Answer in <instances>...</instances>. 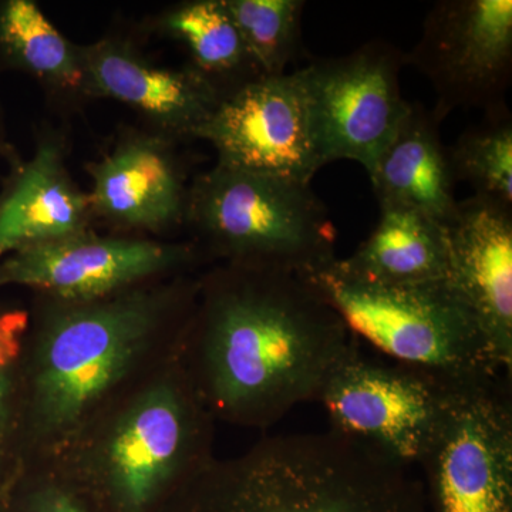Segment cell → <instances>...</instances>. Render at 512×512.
<instances>
[{"label": "cell", "instance_id": "6da1fadb", "mask_svg": "<svg viewBox=\"0 0 512 512\" xmlns=\"http://www.w3.org/2000/svg\"><path fill=\"white\" fill-rule=\"evenodd\" d=\"M180 362L215 421L266 429L318 402L355 336L298 275L228 264L198 279Z\"/></svg>", "mask_w": 512, "mask_h": 512}, {"label": "cell", "instance_id": "7a4b0ae2", "mask_svg": "<svg viewBox=\"0 0 512 512\" xmlns=\"http://www.w3.org/2000/svg\"><path fill=\"white\" fill-rule=\"evenodd\" d=\"M198 279L92 301L33 295L22 355L23 467L52 463L110 404L180 356Z\"/></svg>", "mask_w": 512, "mask_h": 512}, {"label": "cell", "instance_id": "3957f363", "mask_svg": "<svg viewBox=\"0 0 512 512\" xmlns=\"http://www.w3.org/2000/svg\"><path fill=\"white\" fill-rule=\"evenodd\" d=\"M215 423L178 356L110 404L46 466L90 512H151L215 457Z\"/></svg>", "mask_w": 512, "mask_h": 512}, {"label": "cell", "instance_id": "277c9868", "mask_svg": "<svg viewBox=\"0 0 512 512\" xmlns=\"http://www.w3.org/2000/svg\"><path fill=\"white\" fill-rule=\"evenodd\" d=\"M151 512H430L423 484L328 433L264 437L214 457Z\"/></svg>", "mask_w": 512, "mask_h": 512}, {"label": "cell", "instance_id": "5b68a950", "mask_svg": "<svg viewBox=\"0 0 512 512\" xmlns=\"http://www.w3.org/2000/svg\"><path fill=\"white\" fill-rule=\"evenodd\" d=\"M299 278L328 303L355 338L394 363L466 384L511 375L483 326L448 281L384 285L350 274L332 256Z\"/></svg>", "mask_w": 512, "mask_h": 512}, {"label": "cell", "instance_id": "8992f818", "mask_svg": "<svg viewBox=\"0 0 512 512\" xmlns=\"http://www.w3.org/2000/svg\"><path fill=\"white\" fill-rule=\"evenodd\" d=\"M205 256L291 274L335 256L336 229L311 184L218 164L188 190Z\"/></svg>", "mask_w": 512, "mask_h": 512}, {"label": "cell", "instance_id": "52a82bcc", "mask_svg": "<svg viewBox=\"0 0 512 512\" xmlns=\"http://www.w3.org/2000/svg\"><path fill=\"white\" fill-rule=\"evenodd\" d=\"M458 386L357 350L333 373L318 402L328 413L329 431L410 468L429 453Z\"/></svg>", "mask_w": 512, "mask_h": 512}, {"label": "cell", "instance_id": "ba28073f", "mask_svg": "<svg viewBox=\"0 0 512 512\" xmlns=\"http://www.w3.org/2000/svg\"><path fill=\"white\" fill-rule=\"evenodd\" d=\"M403 66L402 50L370 40L349 55L315 59L299 70L323 167L350 160L372 173L412 106L400 90Z\"/></svg>", "mask_w": 512, "mask_h": 512}, {"label": "cell", "instance_id": "9c48e42d", "mask_svg": "<svg viewBox=\"0 0 512 512\" xmlns=\"http://www.w3.org/2000/svg\"><path fill=\"white\" fill-rule=\"evenodd\" d=\"M419 466L430 512H512L510 382L458 386Z\"/></svg>", "mask_w": 512, "mask_h": 512}, {"label": "cell", "instance_id": "30bf717a", "mask_svg": "<svg viewBox=\"0 0 512 512\" xmlns=\"http://www.w3.org/2000/svg\"><path fill=\"white\" fill-rule=\"evenodd\" d=\"M436 93L443 121L457 109L491 113L507 106L512 77V0H441L404 53Z\"/></svg>", "mask_w": 512, "mask_h": 512}, {"label": "cell", "instance_id": "8fae6325", "mask_svg": "<svg viewBox=\"0 0 512 512\" xmlns=\"http://www.w3.org/2000/svg\"><path fill=\"white\" fill-rule=\"evenodd\" d=\"M204 256L195 245L99 237L86 231L0 259V289L19 286L59 301H92L180 276Z\"/></svg>", "mask_w": 512, "mask_h": 512}, {"label": "cell", "instance_id": "7c38bea8", "mask_svg": "<svg viewBox=\"0 0 512 512\" xmlns=\"http://www.w3.org/2000/svg\"><path fill=\"white\" fill-rule=\"evenodd\" d=\"M197 138L217 150L218 164L249 173L311 184L323 167L299 70L225 94Z\"/></svg>", "mask_w": 512, "mask_h": 512}, {"label": "cell", "instance_id": "4fadbf2b", "mask_svg": "<svg viewBox=\"0 0 512 512\" xmlns=\"http://www.w3.org/2000/svg\"><path fill=\"white\" fill-rule=\"evenodd\" d=\"M450 278L483 326L505 369L512 366V210L473 197L446 222Z\"/></svg>", "mask_w": 512, "mask_h": 512}, {"label": "cell", "instance_id": "5bb4252c", "mask_svg": "<svg viewBox=\"0 0 512 512\" xmlns=\"http://www.w3.org/2000/svg\"><path fill=\"white\" fill-rule=\"evenodd\" d=\"M82 53L86 94L126 104L167 137L197 138L220 103V90L194 67L156 66L119 39L83 46Z\"/></svg>", "mask_w": 512, "mask_h": 512}, {"label": "cell", "instance_id": "9a60e30c", "mask_svg": "<svg viewBox=\"0 0 512 512\" xmlns=\"http://www.w3.org/2000/svg\"><path fill=\"white\" fill-rule=\"evenodd\" d=\"M93 212L117 227H171L187 211L188 191L173 153L161 137L128 138L90 164Z\"/></svg>", "mask_w": 512, "mask_h": 512}, {"label": "cell", "instance_id": "2e32d148", "mask_svg": "<svg viewBox=\"0 0 512 512\" xmlns=\"http://www.w3.org/2000/svg\"><path fill=\"white\" fill-rule=\"evenodd\" d=\"M89 194L74 184L55 141L39 144L0 194V259L19 249L89 231Z\"/></svg>", "mask_w": 512, "mask_h": 512}, {"label": "cell", "instance_id": "e0dca14e", "mask_svg": "<svg viewBox=\"0 0 512 512\" xmlns=\"http://www.w3.org/2000/svg\"><path fill=\"white\" fill-rule=\"evenodd\" d=\"M433 110L412 103L369 174L379 207L421 212L444 224L457 207L456 178Z\"/></svg>", "mask_w": 512, "mask_h": 512}, {"label": "cell", "instance_id": "ac0fdd59", "mask_svg": "<svg viewBox=\"0 0 512 512\" xmlns=\"http://www.w3.org/2000/svg\"><path fill=\"white\" fill-rule=\"evenodd\" d=\"M339 259L350 274L376 284H433L450 278L444 224L409 208L380 207L369 237L348 258Z\"/></svg>", "mask_w": 512, "mask_h": 512}, {"label": "cell", "instance_id": "d6986e66", "mask_svg": "<svg viewBox=\"0 0 512 512\" xmlns=\"http://www.w3.org/2000/svg\"><path fill=\"white\" fill-rule=\"evenodd\" d=\"M0 67L60 92L86 94L82 47L69 42L33 0L0 2Z\"/></svg>", "mask_w": 512, "mask_h": 512}, {"label": "cell", "instance_id": "ffe728a7", "mask_svg": "<svg viewBox=\"0 0 512 512\" xmlns=\"http://www.w3.org/2000/svg\"><path fill=\"white\" fill-rule=\"evenodd\" d=\"M164 28L181 40L198 70L221 96L264 77L249 55L224 0H194L165 15Z\"/></svg>", "mask_w": 512, "mask_h": 512}, {"label": "cell", "instance_id": "44dd1931", "mask_svg": "<svg viewBox=\"0 0 512 512\" xmlns=\"http://www.w3.org/2000/svg\"><path fill=\"white\" fill-rule=\"evenodd\" d=\"M456 181L467 183L474 195L512 210V116L508 106L484 113L448 147Z\"/></svg>", "mask_w": 512, "mask_h": 512}, {"label": "cell", "instance_id": "7402d4cb", "mask_svg": "<svg viewBox=\"0 0 512 512\" xmlns=\"http://www.w3.org/2000/svg\"><path fill=\"white\" fill-rule=\"evenodd\" d=\"M29 306L0 301V498L23 468L22 355Z\"/></svg>", "mask_w": 512, "mask_h": 512}, {"label": "cell", "instance_id": "603a6c76", "mask_svg": "<svg viewBox=\"0 0 512 512\" xmlns=\"http://www.w3.org/2000/svg\"><path fill=\"white\" fill-rule=\"evenodd\" d=\"M264 76L286 73L301 49L303 0H224Z\"/></svg>", "mask_w": 512, "mask_h": 512}, {"label": "cell", "instance_id": "cb8c5ba5", "mask_svg": "<svg viewBox=\"0 0 512 512\" xmlns=\"http://www.w3.org/2000/svg\"><path fill=\"white\" fill-rule=\"evenodd\" d=\"M0 512H90L66 480L46 464L25 466L0 498Z\"/></svg>", "mask_w": 512, "mask_h": 512}, {"label": "cell", "instance_id": "d4e9b609", "mask_svg": "<svg viewBox=\"0 0 512 512\" xmlns=\"http://www.w3.org/2000/svg\"><path fill=\"white\" fill-rule=\"evenodd\" d=\"M3 136H5V131H3L2 110H0V153L3 148Z\"/></svg>", "mask_w": 512, "mask_h": 512}]
</instances>
